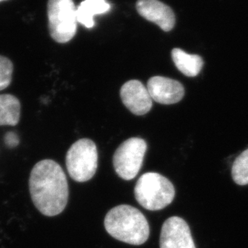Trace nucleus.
Segmentation results:
<instances>
[{
	"label": "nucleus",
	"instance_id": "1",
	"mask_svg": "<svg viewBox=\"0 0 248 248\" xmlns=\"http://www.w3.org/2000/svg\"><path fill=\"white\" fill-rule=\"evenodd\" d=\"M31 200L42 215L53 217L66 207L69 186L64 170L53 160L36 164L29 178Z\"/></svg>",
	"mask_w": 248,
	"mask_h": 248
},
{
	"label": "nucleus",
	"instance_id": "16",
	"mask_svg": "<svg viewBox=\"0 0 248 248\" xmlns=\"http://www.w3.org/2000/svg\"><path fill=\"white\" fill-rule=\"evenodd\" d=\"M5 144L10 148H16L19 143V136L16 133L10 131L4 136Z\"/></svg>",
	"mask_w": 248,
	"mask_h": 248
},
{
	"label": "nucleus",
	"instance_id": "12",
	"mask_svg": "<svg viewBox=\"0 0 248 248\" xmlns=\"http://www.w3.org/2000/svg\"><path fill=\"white\" fill-rule=\"evenodd\" d=\"M172 58L177 69L186 76L196 77L202 69L203 60L200 56L191 55L180 48L172 51Z\"/></svg>",
	"mask_w": 248,
	"mask_h": 248
},
{
	"label": "nucleus",
	"instance_id": "3",
	"mask_svg": "<svg viewBox=\"0 0 248 248\" xmlns=\"http://www.w3.org/2000/svg\"><path fill=\"white\" fill-rule=\"evenodd\" d=\"M172 182L157 172H147L136 182L135 197L146 210L155 211L167 207L175 198Z\"/></svg>",
	"mask_w": 248,
	"mask_h": 248
},
{
	"label": "nucleus",
	"instance_id": "10",
	"mask_svg": "<svg viewBox=\"0 0 248 248\" xmlns=\"http://www.w3.org/2000/svg\"><path fill=\"white\" fill-rule=\"evenodd\" d=\"M136 9L141 16L157 24L163 31H170L175 25L174 12L159 0H138Z\"/></svg>",
	"mask_w": 248,
	"mask_h": 248
},
{
	"label": "nucleus",
	"instance_id": "7",
	"mask_svg": "<svg viewBox=\"0 0 248 248\" xmlns=\"http://www.w3.org/2000/svg\"><path fill=\"white\" fill-rule=\"evenodd\" d=\"M160 248H196L190 229L182 217L168 218L161 228Z\"/></svg>",
	"mask_w": 248,
	"mask_h": 248
},
{
	"label": "nucleus",
	"instance_id": "9",
	"mask_svg": "<svg viewBox=\"0 0 248 248\" xmlns=\"http://www.w3.org/2000/svg\"><path fill=\"white\" fill-rule=\"evenodd\" d=\"M147 88L152 99L164 105L179 103L185 96L184 86L179 81L165 77L151 78Z\"/></svg>",
	"mask_w": 248,
	"mask_h": 248
},
{
	"label": "nucleus",
	"instance_id": "5",
	"mask_svg": "<svg viewBox=\"0 0 248 248\" xmlns=\"http://www.w3.org/2000/svg\"><path fill=\"white\" fill-rule=\"evenodd\" d=\"M48 28L51 36L58 43H66L77 31V8L73 0H48Z\"/></svg>",
	"mask_w": 248,
	"mask_h": 248
},
{
	"label": "nucleus",
	"instance_id": "4",
	"mask_svg": "<svg viewBox=\"0 0 248 248\" xmlns=\"http://www.w3.org/2000/svg\"><path fill=\"white\" fill-rule=\"evenodd\" d=\"M98 160L95 143L89 139L79 140L67 152L65 163L69 177L77 182H88L95 175Z\"/></svg>",
	"mask_w": 248,
	"mask_h": 248
},
{
	"label": "nucleus",
	"instance_id": "11",
	"mask_svg": "<svg viewBox=\"0 0 248 248\" xmlns=\"http://www.w3.org/2000/svg\"><path fill=\"white\" fill-rule=\"evenodd\" d=\"M110 10V4L107 0H84L77 8L78 23L91 29L94 26L93 17L105 14Z\"/></svg>",
	"mask_w": 248,
	"mask_h": 248
},
{
	"label": "nucleus",
	"instance_id": "14",
	"mask_svg": "<svg viewBox=\"0 0 248 248\" xmlns=\"http://www.w3.org/2000/svg\"><path fill=\"white\" fill-rule=\"evenodd\" d=\"M232 177L239 186L248 185V149L239 155L233 164Z\"/></svg>",
	"mask_w": 248,
	"mask_h": 248
},
{
	"label": "nucleus",
	"instance_id": "2",
	"mask_svg": "<svg viewBox=\"0 0 248 248\" xmlns=\"http://www.w3.org/2000/svg\"><path fill=\"white\" fill-rule=\"evenodd\" d=\"M104 227L114 239L135 246L146 243L150 234V227L145 216L128 205L112 208L106 215Z\"/></svg>",
	"mask_w": 248,
	"mask_h": 248
},
{
	"label": "nucleus",
	"instance_id": "13",
	"mask_svg": "<svg viewBox=\"0 0 248 248\" xmlns=\"http://www.w3.org/2000/svg\"><path fill=\"white\" fill-rule=\"evenodd\" d=\"M20 119V103L12 94H0V126H16Z\"/></svg>",
	"mask_w": 248,
	"mask_h": 248
},
{
	"label": "nucleus",
	"instance_id": "15",
	"mask_svg": "<svg viewBox=\"0 0 248 248\" xmlns=\"http://www.w3.org/2000/svg\"><path fill=\"white\" fill-rule=\"evenodd\" d=\"M13 64L8 58L0 56V91L9 86L12 82Z\"/></svg>",
	"mask_w": 248,
	"mask_h": 248
},
{
	"label": "nucleus",
	"instance_id": "8",
	"mask_svg": "<svg viewBox=\"0 0 248 248\" xmlns=\"http://www.w3.org/2000/svg\"><path fill=\"white\" fill-rule=\"evenodd\" d=\"M124 105L136 115H143L153 108V99L146 86L138 80L126 81L120 90Z\"/></svg>",
	"mask_w": 248,
	"mask_h": 248
},
{
	"label": "nucleus",
	"instance_id": "6",
	"mask_svg": "<svg viewBox=\"0 0 248 248\" xmlns=\"http://www.w3.org/2000/svg\"><path fill=\"white\" fill-rule=\"evenodd\" d=\"M148 145L138 137L128 139L117 148L113 156L115 172L122 179L130 181L137 176L143 165Z\"/></svg>",
	"mask_w": 248,
	"mask_h": 248
},
{
	"label": "nucleus",
	"instance_id": "17",
	"mask_svg": "<svg viewBox=\"0 0 248 248\" xmlns=\"http://www.w3.org/2000/svg\"><path fill=\"white\" fill-rule=\"evenodd\" d=\"M1 1H4V0H0V2H1Z\"/></svg>",
	"mask_w": 248,
	"mask_h": 248
}]
</instances>
